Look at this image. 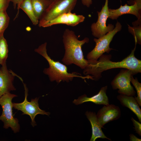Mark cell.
<instances>
[{
	"label": "cell",
	"mask_w": 141,
	"mask_h": 141,
	"mask_svg": "<svg viewBox=\"0 0 141 141\" xmlns=\"http://www.w3.org/2000/svg\"><path fill=\"white\" fill-rule=\"evenodd\" d=\"M135 42V46L130 54L121 61H112L110 60V55L103 54L96 61H91L87 60L88 64L84 69L83 74L92 76L93 80H97L101 77L102 73L103 71L113 68H121L131 70L135 74L141 72V61L135 56L137 42Z\"/></svg>",
	"instance_id": "obj_1"
},
{
	"label": "cell",
	"mask_w": 141,
	"mask_h": 141,
	"mask_svg": "<svg viewBox=\"0 0 141 141\" xmlns=\"http://www.w3.org/2000/svg\"><path fill=\"white\" fill-rule=\"evenodd\" d=\"M62 37L65 52L62 61L65 65L73 64L84 69L87 65L88 61L84 58L82 47L89 42V39L85 37L79 40L74 32L68 28L65 30Z\"/></svg>",
	"instance_id": "obj_2"
},
{
	"label": "cell",
	"mask_w": 141,
	"mask_h": 141,
	"mask_svg": "<svg viewBox=\"0 0 141 141\" xmlns=\"http://www.w3.org/2000/svg\"><path fill=\"white\" fill-rule=\"evenodd\" d=\"M46 46L47 43L45 42L36 49L34 51L44 57L48 61L49 67L44 68L43 72L48 75L51 81H55L58 83L62 81L68 82L72 81L74 77L93 80L92 76L90 75L83 77L79 73L75 72L72 73L68 72L67 67L65 65L58 61H54L48 55L47 52Z\"/></svg>",
	"instance_id": "obj_3"
},
{
	"label": "cell",
	"mask_w": 141,
	"mask_h": 141,
	"mask_svg": "<svg viewBox=\"0 0 141 141\" xmlns=\"http://www.w3.org/2000/svg\"><path fill=\"white\" fill-rule=\"evenodd\" d=\"M17 96L16 95L10 92L0 97V105L2 109V114L0 116V120L3 123L4 128L7 129L10 127L15 133L19 132L20 130L18 120L14 117L12 110V100Z\"/></svg>",
	"instance_id": "obj_4"
},
{
	"label": "cell",
	"mask_w": 141,
	"mask_h": 141,
	"mask_svg": "<svg viewBox=\"0 0 141 141\" xmlns=\"http://www.w3.org/2000/svg\"><path fill=\"white\" fill-rule=\"evenodd\" d=\"M122 27L120 23L117 21L113 30L98 39L94 38L93 40L96 43L95 46L87 54V60L91 61H97L103 53L105 52L108 53L113 50L109 47L110 44L115 35L121 30Z\"/></svg>",
	"instance_id": "obj_5"
},
{
	"label": "cell",
	"mask_w": 141,
	"mask_h": 141,
	"mask_svg": "<svg viewBox=\"0 0 141 141\" xmlns=\"http://www.w3.org/2000/svg\"><path fill=\"white\" fill-rule=\"evenodd\" d=\"M77 1L55 0L45 11L39 23L49 21L64 13L71 12L74 8Z\"/></svg>",
	"instance_id": "obj_6"
},
{
	"label": "cell",
	"mask_w": 141,
	"mask_h": 141,
	"mask_svg": "<svg viewBox=\"0 0 141 141\" xmlns=\"http://www.w3.org/2000/svg\"><path fill=\"white\" fill-rule=\"evenodd\" d=\"M23 84L25 90V99L21 103H13V107L14 109L21 111L22 113V115H29L31 120V125L33 127L37 125L34 120L36 115L38 114H41L49 116L50 113L40 108L38 103L39 98H36L32 99L31 102L28 101V89L26 85L24 83Z\"/></svg>",
	"instance_id": "obj_7"
},
{
	"label": "cell",
	"mask_w": 141,
	"mask_h": 141,
	"mask_svg": "<svg viewBox=\"0 0 141 141\" xmlns=\"http://www.w3.org/2000/svg\"><path fill=\"white\" fill-rule=\"evenodd\" d=\"M135 75L130 70L121 69L111 83L113 90L118 89V92L128 96H134L136 91L131 84V76Z\"/></svg>",
	"instance_id": "obj_8"
},
{
	"label": "cell",
	"mask_w": 141,
	"mask_h": 141,
	"mask_svg": "<svg viewBox=\"0 0 141 141\" xmlns=\"http://www.w3.org/2000/svg\"><path fill=\"white\" fill-rule=\"evenodd\" d=\"M108 0H105L104 5L101 11H97L98 18L96 22L92 23L91 28L92 35L99 38L113 30L114 25L111 24L106 25V22L108 18L109 13Z\"/></svg>",
	"instance_id": "obj_9"
},
{
	"label": "cell",
	"mask_w": 141,
	"mask_h": 141,
	"mask_svg": "<svg viewBox=\"0 0 141 141\" xmlns=\"http://www.w3.org/2000/svg\"><path fill=\"white\" fill-rule=\"evenodd\" d=\"M85 19V17L82 15H77L70 12L62 14L49 21L39 23L38 24L39 27H43L58 24L75 26L83 22Z\"/></svg>",
	"instance_id": "obj_10"
},
{
	"label": "cell",
	"mask_w": 141,
	"mask_h": 141,
	"mask_svg": "<svg viewBox=\"0 0 141 141\" xmlns=\"http://www.w3.org/2000/svg\"><path fill=\"white\" fill-rule=\"evenodd\" d=\"M108 18L112 20L117 19L119 16L126 14H131L135 15L137 20L132 22L133 26L141 24V3L135 2L134 4L128 5L127 4L121 5L116 9H108Z\"/></svg>",
	"instance_id": "obj_11"
},
{
	"label": "cell",
	"mask_w": 141,
	"mask_h": 141,
	"mask_svg": "<svg viewBox=\"0 0 141 141\" xmlns=\"http://www.w3.org/2000/svg\"><path fill=\"white\" fill-rule=\"evenodd\" d=\"M99 122L102 128L108 122L118 119L120 117V108L114 104L104 105L96 115Z\"/></svg>",
	"instance_id": "obj_12"
},
{
	"label": "cell",
	"mask_w": 141,
	"mask_h": 141,
	"mask_svg": "<svg viewBox=\"0 0 141 141\" xmlns=\"http://www.w3.org/2000/svg\"><path fill=\"white\" fill-rule=\"evenodd\" d=\"M0 69V97L11 91L16 90L13 82L15 77L17 76L12 71L8 69L6 63L2 66Z\"/></svg>",
	"instance_id": "obj_13"
},
{
	"label": "cell",
	"mask_w": 141,
	"mask_h": 141,
	"mask_svg": "<svg viewBox=\"0 0 141 141\" xmlns=\"http://www.w3.org/2000/svg\"><path fill=\"white\" fill-rule=\"evenodd\" d=\"M107 88V86L102 87L97 94L91 97H88L86 95H84L78 99H74L73 103L76 105L87 102H91L98 105L108 104L109 99L106 94Z\"/></svg>",
	"instance_id": "obj_14"
},
{
	"label": "cell",
	"mask_w": 141,
	"mask_h": 141,
	"mask_svg": "<svg viewBox=\"0 0 141 141\" xmlns=\"http://www.w3.org/2000/svg\"><path fill=\"white\" fill-rule=\"evenodd\" d=\"M85 114L90 122L92 127V135L90 141H95L99 138H105L111 140L105 135L102 130V128L99 122L95 113L87 111Z\"/></svg>",
	"instance_id": "obj_15"
},
{
	"label": "cell",
	"mask_w": 141,
	"mask_h": 141,
	"mask_svg": "<svg viewBox=\"0 0 141 141\" xmlns=\"http://www.w3.org/2000/svg\"><path fill=\"white\" fill-rule=\"evenodd\" d=\"M117 98L122 106L128 108L136 115L141 122V109L135 98L133 96L120 94L117 96Z\"/></svg>",
	"instance_id": "obj_16"
},
{
	"label": "cell",
	"mask_w": 141,
	"mask_h": 141,
	"mask_svg": "<svg viewBox=\"0 0 141 141\" xmlns=\"http://www.w3.org/2000/svg\"><path fill=\"white\" fill-rule=\"evenodd\" d=\"M35 15L39 20L51 3L47 0H31Z\"/></svg>",
	"instance_id": "obj_17"
},
{
	"label": "cell",
	"mask_w": 141,
	"mask_h": 141,
	"mask_svg": "<svg viewBox=\"0 0 141 141\" xmlns=\"http://www.w3.org/2000/svg\"><path fill=\"white\" fill-rule=\"evenodd\" d=\"M19 8L26 13L33 25H36L38 24L39 20L35 15L31 0H24Z\"/></svg>",
	"instance_id": "obj_18"
},
{
	"label": "cell",
	"mask_w": 141,
	"mask_h": 141,
	"mask_svg": "<svg viewBox=\"0 0 141 141\" xmlns=\"http://www.w3.org/2000/svg\"><path fill=\"white\" fill-rule=\"evenodd\" d=\"M8 52L7 43L3 35L0 36V64L2 66L6 63Z\"/></svg>",
	"instance_id": "obj_19"
},
{
	"label": "cell",
	"mask_w": 141,
	"mask_h": 141,
	"mask_svg": "<svg viewBox=\"0 0 141 141\" xmlns=\"http://www.w3.org/2000/svg\"><path fill=\"white\" fill-rule=\"evenodd\" d=\"M10 21V18L6 10L0 11V36L3 35L7 28Z\"/></svg>",
	"instance_id": "obj_20"
},
{
	"label": "cell",
	"mask_w": 141,
	"mask_h": 141,
	"mask_svg": "<svg viewBox=\"0 0 141 141\" xmlns=\"http://www.w3.org/2000/svg\"><path fill=\"white\" fill-rule=\"evenodd\" d=\"M128 31L133 36L134 40L137 43L139 44H141V24L131 27L128 25Z\"/></svg>",
	"instance_id": "obj_21"
},
{
	"label": "cell",
	"mask_w": 141,
	"mask_h": 141,
	"mask_svg": "<svg viewBox=\"0 0 141 141\" xmlns=\"http://www.w3.org/2000/svg\"><path fill=\"white\" fill-rule=\"evenodd\" d=\"M131 82L135 88L137 96L135 98L140 106H141V83L138 81L137 78L134 79L132 76L131 78Z\"/></svg>",
	"instance_id": "obj_22"
},
{
	"label": "cell",
	"mask_w": 141,
	"mask_h": 141,
	"mask_svg": "<svg viewBox=\"0 0 141 141\" xmlns=\"http://www.w3.org/2000/svg\"><path fill=\"white\" fill-rule=\"evenodd\" d=\"M131 120L132 121L134 129L136 133L140 136H141V124L139 122L135 120L132 117Z\"/></svg>",
	"instance_id": "obj_23"
},
{
	"label": "cell",
	"mask_w": 141,
	"mask_h": 141,
	"mask_svg": "<svg viewBox=\"0 0 141 141\" xmlns=\"http://www.w3.org/2000/svg\"><path fill=\"white\" fill-rule=\"evenodd\" d=\"M10 2V0H0V11L6 10Z\"/></svg>",
	"instance_id": "obj_24"
},
{
	"label": "cell",
	"mask_w": 141,
	"mask_h": 141,
	"mask_svg": "<svg viewBox=\"0 0 141 141\" xmlns=\"http://www.w3.org/2000/svg\"><path fill=\"white\" fill-rule=\"evenodd\" d=\"M24 0H10V2H12L13 3L14 8L15 9L17 6V12L16 15L15 19L17 17L19 13V7L21 3Z\"/></svg>",
	"instance_id": "obj_25"
},
{
	"label": "cell",
	"mask_w": 141,
	"mask_h": 141,
	"mask_svg": "<svg viewBox=\"0 0 141 141\" xmlns=\"http://www.w3.org/2000/svg\"><path fill=\"white\" fill-rule=\"evenodd\" d=\"M81 2L84 5L88 8L90 7L92 3V0H81Z\"/></svg>",
	"instance_id": "obj_26"
},
{
	"label": "cell",
	"mask_w": 141,
	"mask_h": 141,
	"mask_svg": "<svg viewBox=\"0 0 141 141\" xmlns=\"http://www.w3.org/2000/svg\"><path fill=\"white\" fill-rule=\"evenodd\" d=\"M130 140V141H141V139L139 138L132 134L129 135Z\"/></svg>",
	"instance_id": "obj_27"
},
{
	"label": "cell",
	"mask_w": 141,
	"mask_h": 141,
	"mask_svg": "<svg viewBox=\"0 0 141 141\" xmlns=\"http://www.w3.org/2000/svg\"><path fill=\"white\" fill-rule=\"evenodd\" d=\"M127 2L129 4L131 5L134 4L135 2L141 3V0H130Z\"/></svg>",
	"instance_id": "obj_28"
},
{
	"label": "cell",
	"mask_w": 141,
	"mask_h": 141,
	"mask_svg": "<svg viewBox=\"0 0 141 141\" xmlns=\"http://www.w3.org/2000/svg\"><path fill=\"white\" fill-rule=\"evenodd\" d=\"M48 0V1H49V2H50L51 3L52 2L54 1L55 0Z\"/></svg>",
	"instance_id": "obj_29"
},
{
	"label": "cell",
	"mask_w": 141,
	"mask_h": 141,
	"mask_svg": "<svg viewBox=\"0 0 141 141\" xmlns=\"http://www.w3.org/2000/svg\"><path fill=\"white\" fill-rule=\"evenodd\" d=\"M1 73V71L0 69V74Z\"/></svg>",
	"instance_id": "obj_30"
}]
</instances>
